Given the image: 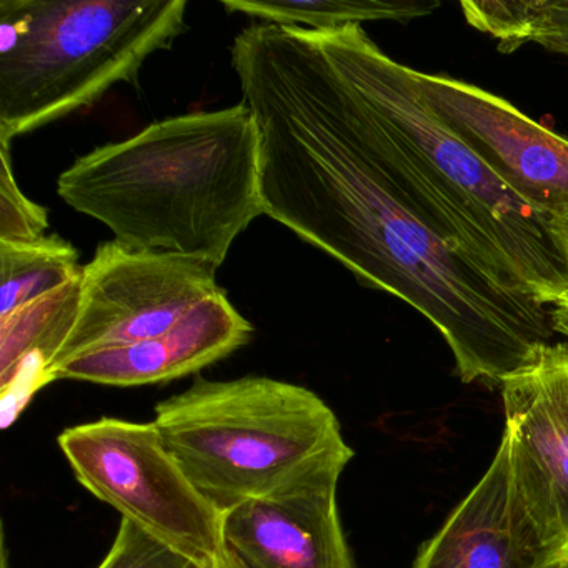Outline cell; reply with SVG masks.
Segmentation results:
<instances>
[{
    "label": "cell",
    "instance_id": "obj_1",
    "mask_svg": "<svg viewBox=\"0 0 568 568\" xmlns=\"http://www.w3.org/2000/svg\"><path fill=\"white\" fill-rule=\"evenodd\" d=\"M231 55L265 215L424 315L465 384L501 385L555 344L551 308L495 281L398 181L314 31L252 24Z\"/></svg>",
    "mask_w": 568,
    "mask_h": 568
},
{
    "label": "cell",
    "instance_id": "obj_2",
    "mask_svg": "<svg viewBox=\"0 0 568 568\" xmlns=\"http://www.w3.org/2000/svg\"><path fill=\"white\" fill-rule=\"evenodd\" d=\"M314 32L347 82L368 138L442 231L504 287L550 308L568 301V268L550 217L430 111L414 69L388 58L362 26Z\"/></svg>",
    "mask_w": 568,
    "mask_h": 568
},
{
    "label": "cell",
    "instance_id": "obj_3",
    "mask_svg": "<svg viewBox=\"0 0 568 568\" xmlns=\"http://www.w3.org/2000/svg\"><path fill=\"white\" fill-rule=\"evenodd\" d=\"M258 134L244 102L154 122L62 172L58 194L132 252L221 267L235 239L265 215Z\"/></svg>",
    "mask_w": 568,
    "mask_h": 568
},
{
    "label": "cell",
    "instance_id": "obj_4",
    "mask_svg": "<svg viewBox=\"0 0 568 568\" xmlns=\"http://www.w3.org/2000/svg\"><path fill=\"white\" fill-rule=\"evenodd\" d=\"M185 0H0V144L138 85L187 32Z\"/></svg>",
    "mask_w": 568,
    "mask_h": 568
},
{
    "label": "cell",
    "instance_id": "obj_5",
    "mask_svg": "<svg viewBox=\"0 0 568 568\" xmlns=\"http://www.w3.org/2000/svg\"><path fill=\"white\" fill-rule=\"evenodd\" d=\"M152 422L222 511L354 458L337 415L315 392L264 375L197 377L159 402Z\"/></svg>",
    "mask_w": 568,
    "mask_h": 568
},
{
    "label": "cell",
    "instance_id": "obj_6",
    "mask_svg": "<svg viewBox=\"0 0 568 568\" xmlns=\"http://www.w3.org/2000/svg\"><path fill=\"white\" fill-rule=\"evenodd\" d=\"M58 442L79 484L155 540L201 568L227 551L224 511L192 484L154 422L102 417Z\"/></svg>",
    "mask_w": 568,
    "mask_h": 568
},
{
    "label": "cell",
    "instance_id": "obj_7",
    "mask_svg": "<svg viewBox=\"0 0 568 568\" xmlns=\"http://www.w3.org/2000/svg\"><path fill=\"white\" fill-rule=\"evenodd\" d=\"M219 291L217 267L201 258L104 242L82 271L78 317L49 367V384L71 358L165 334Z\"/></svg>",
    "mask_w": 568,
    "mask_h": 568
},
{
    "label": "cell",
    "instance_id": "obj_8",
    "mask_svg": "<svg viewBox=\"0 0 568 568\" xmlns=\"http://www.w3.org/2000/svg\"><path fill=\"white\" fill-rule=\"evenodd\" d=\"M511 485L545 557L568 547V344L501 384Z\"/></svg>",
    "mask_w": 568,
    "mask_h": 568
},
{
    "label": "cell",
    "instance_id": "obj_9",
    "mask_svg": "<svg viewBox=\"0 0 568 568\" xmlns=\"http://www.w3.org/2000/svg\"><path fill=\"white\" fill-rule=\"evenodd\" d=\"M430 111L518 197L544 215L568 209V139L510 102L448 75L415 71Z\"/></svg>",
    "mask_w": 568,
    "mask_h": 568
},
{
    "label": "cell",
    "instance_id": "obj_10",
    "mask_svg": "<svg viewBox=\"0 0 568 568\" xmlns=\"http://www.w3.org/2000/svg\"><path fill=\"white\" fill-rule=\"evenodd\" d=\"M345 467H331L224 511L229 550L245 568H357L338 515Z\"/></svg>",
    "mask_w": 568,
    "mask_h": 568
},
{
    "label": "cell",
    "instance_id": "obj_11",
    "mask_svg": "<svg viewBox=\"0 0 568 568\" xmlns=\"http://www.w3.org/2000/svg\"><path fill=\"white\" fill-rule=\"evenodd\" d=\"M252 335L251 322L221 288L165 334L79 355L59 365L52 372L51 382H91L111 387L165 384L229 357L245 347Z\"/></svg>",
    "mask_w": 568,
    "mask_h": 568
},
{
    "label": "cell",
    "instance_id": "obj_12",
    "mask_svg": "<svg viewBox=\"0 0 568 568\" xmlns=\"http://www.w3.org/2000/svg\"><path fill=\"white\" fill-rule=\"evenodd\" d=\"M545 560L515 498L501 438L487 474L422 545L412 568H540Z\"/></svg>",
    "mask_w": 568,
    "mask_h": 568
},
{
    "label": "cell",
    "instance_id": "obj_13",
    "mask_svg": "<svg viewBox=\"0 0 568 568\" xmlns=\"http://www.w3.org/2000/svg\"><path fill=\"white\" fill-rule=\"evenodd\" d=\"M221 4L229 14L311 31H337L372 21L407 22L440 8L437 2L387 0H222Z\"/></svg>",
    "mask_w": 568,
    "mask_h": 568
},
{
    "label": "cell",
    "instance_id": "obj_14",
    "mask_svg": "<svg viewBox=\"0 0 568 568\" xmlns=\"http://www.w3.org/2000/svg\"><path fill=\"white\" fill-rule=\"evenodd\" d=\"M79 251L61 235L0 241V318L82 277Z\"/></svg>",
    "mask_w": 568,
    "mask_h": 568
},
{
    "label": "cell",
    "instance_id": "obj_15",
    "mask_svg": "<svg viewBox=\"0 0 568 568\" xmlns=\"http://www.w3.org/2000/svg\"><path fill=\"white\" fill-rule=\"evenodd\" d=\"M468 24L498 41L501 52L535 44L568 61V0L462 2Z\"/></svg>",
    "mask_w": 568,
    "mask_h": 568
},
{
    "label": "cell",
    "instance_id": "obj_16",
    "mask_svg": "<svg viewBox=\"0 0 568 568\" xmlns=\"http://www.w3.org/2000/svg\"><path fill=\"white\" fill-rule=\"evenodd\" d=\"M48 227V209L26 197L16 181L11 144H0V241H38Z\"/></svg>",
    "mask_w": 568,
    "mask_h": 568
},
{
    "label": "cell",
    "instance_id": "obj_17",
    "mask_svg": "<svg viewBox=\"0 0 568 568\" xmlns=\"http://www.w3.org/2000/svg\"><path fill=\"white\" fill-rule=\"evenodd\" d=\"M98 568H201L191 558L155 540L151 535L122 518L111 550Z\"/></svg>",
    "mask_w": 568,
    "mask_h": 568
},
{
    "label": "cell",
    "instance_id": "obj_18",
    "mask_svg": "<svg viewBox=\"0 0 568 568\" xmlns=\"http://www.w3.org/2000/svg\"><path fill=\"white\" fill-rule=\"evenodd\" d=\"M550 232L568 268V209L560 214L550 215Z\"/></svg>",
    "mask_w": 568,
    "mask_h": 568
},
{
    "label": "cell",
    "instance_id": "obj_19",
    "mask_svg": "<svg viewBox=\"0 0 568 568\" xmlns=\"http://www.w3.org/2000/svg\"><path fill=\"white\" fill-rule=\"evenodd\" d=\"M551 318H554L555 332L568 338V301L551 307Z\"/></svg>",
    "mask_w": 568,
    "mask_h": 568
},
{
    "label": "cell",
    "instance_id": "obj_20",
    "mask_svg": "<svg viewBox=\"0 0 568 568\" xmlns=\"http://www.w3.org/2000/svg\"><path fill=\"white\" fill-rule=\"evenodd\" d=\"M205 568H245L244 564H242L241 560H239L237 557H235L234 554H232L231 550L225 551L224 555H222L219 560L212 561L209 567Z\"/></svg>",
    "mask_w": 568,
    "mask_h": 568
},
{
    "label": "cell",
    "instance_id": "obj_21",
    "mask_svg": "<svg viewBox=\"0 0 568 568\" xmlns=\"http://www.w3.org/2000/svg\"><path fill=\"white\" fill-rule=\"evenodd\" d=\"M540 568H568V547L550 555Z\"/></svg>",
    "mask_w": 568,
    "mask_h": 568
},
{
    "label": "cell",
    "instance_id": "obj_22",
    "mask_svg": "<svg viewBox=\"0 0 568 568\" xmlns=\"http://www.w3.org/2000/svg\"><path fill=\"white\" fill-rule=\"evenodd\" d=\"M0 568H9V550L6 545V534L2 531V560H0Z\"/></svg>",
    "mask_w": 568,
    "mask_h": 568
}]
</instances>
